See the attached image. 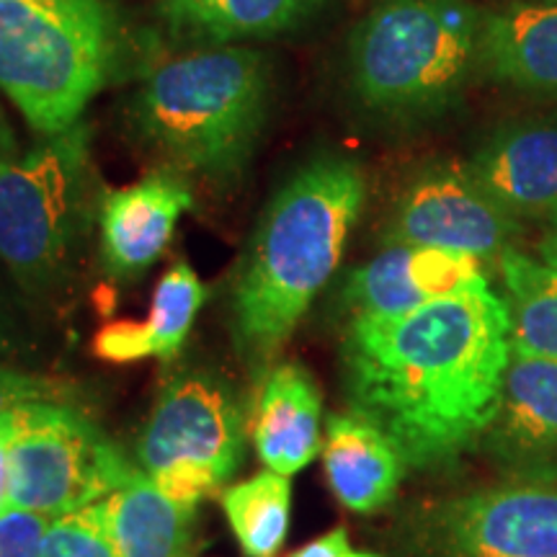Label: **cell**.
Instances as JSON below:
<instances>
[{
    "label": "cell",
    "mask_w": 557,
    "mask_h": 557,
    "mask_svg": "<svg viewBox=\"0 0 557 557\" xmlns=\"http://www.w3.org/2000/svg\"><path fill=\"white\" fill-rule=\"evenodd\" d=\"M11 346V338H9V331H5L3 320H0V351H5V348Z\"/></svg>",
    "instance_id": "4dcf8cb0"
},
{
    "label": "cell",
    "mask_w": 557,
    "mask_h": 557,
    "mask_svg": "<svg viewBox=\"0 0 557 557\" xmlns=\"http://www.w3.org/2000/svg\"><path fill=\"white\" fill-rule=\"evenodd\" d=\"M410 557H557V483L508 480L410 519Z\"/></svg>",
    "instance_id": "ba28073f"
},
{
    "label": "cell",
    "mask_w": 557,
    "mask_h": 557,
    "mask_svg": "<svg viewBox=\"0 0 557 557\" xmlns=\"http://www.w3.org/2000/svg\"><path fill=\"white\" fill-rule=\"evenodd\" d=\"M323 465L333 496L357 513L389 504L408 472L393 442L351 410L325 423Z\"/></svg>",
    "instance_id": "2e32d148"
},
{
    "label": "cell",
    "mask_w": 557,
    "mask_h": 557,
    "mask_svg": "<svg viewBox=\"0 0 557 557\" xmlns=\"http://www.w3.org/2000/svg\"><path fill=\"white\" fill-rule=\"evenodd\" d=\"M364 199L359 165L323 156L302 165L269 201L230 289L235 354L259 380L336 274Z\"/></svg>",
    "instance_id": "7a4b0ae2"
},
{
    "label": "cell",
    "mask_w": 557,
    "mask_h": 557,
    "mask_svg": "<svg viewBox=\"0 0 557 557\" xmlns=\"http://www.w3.org/2000/svg\"><path fill=\"white\" fill-rule=\"evenodd\" d=\"M9 508V436L0 426V513Z\"/></svg>",
    "instance_id": "f1b7e54d"
},
{
    "label": "cell",
    "mask_w": 557,
    "mask_h": 557,
    "mask_svg": "<svg viewBox=\"0 0 557 557\" xmlns=\"http://www.w3.org/2000/svg\"><path fill=\"white\" fill-rule=\"evenodd\" d=\"M274 75L253 47H199L158 65L135 96L139 137L165 169L207 181L240 176L269 122Z\"/></svg>",
    "instance_id": "3957f363"
},
{
    "label": "cell",
    "mask_w": 557,
    "mask_h": 557,
    "mask_svg": "<svg viewBox=\"0 0 557 557\" xmlns=\"http://www.w3.org/2000/svg\"><path fill=\"white\" fill-rule=\"evenodd\" d=\"M323 0H163L160 18L181 47H230L287 34Z\"/></svg>",
    "instance_id": "e0dca14e"
},
{
    "label": "cell",
    "mask_w": 557,
    "mask_h": 557,
    "mask_svg": "<svg viewBox=\"0 0 557 557\" xmlns=\"http://www.w3.org/2000/svg\"><path fill=\"white\" fill-rule=\"evenodd\" d=\"M120 47L107 0H0V90L45 137L83 122Z\"/></svg>",
    "instance_id": "5b68a950"
},
{
    "label": "cell",
    "mask_w": 557,
    "mask_h": 557,
    "mask_svg": "<svg viewBox=\"0 0 557 557\" xmlns=\"http://www.w3.org/2000/svg\"><path fill=\"white\" fill-rule=\"evenodd\" d=\"M94 220L88 124L0 158V261L26 292L45 295L67 282Z\"/></svg>",
    "instance_id": "8992f818"
},
{
    "label": "cell",
    "mask_w": 557,
    "mask_h": 557,
    "mask_svg": "<svg viewBox=\"0 0 557 557\" xmlns=\"http://www.w3.org/2000/svg\"><path fill=\"white\" fill-rule=\"evenodd\" d=\"M483 16L470 0H374L348 39V86L369 114H442L480 65Z\"/></svg>",
    "instance_id": "277c9868"
},
{
    "label": "cell",
    "mask_w": 557,
    "mask_h": 557,
    "mask_svg": "<svg viewBox=\"0 0 557 557\" xmlns=\"http://www.w3.org/2000/svg\"><path fill=\"white\" fill-rule=\"evenodd\" d=\"M235 540L248 557H276L287 540L292 483L287 475L263 470L261 475L230 485L220 496Z\"/></svg>",
    "instance_id": "44dd1931"
},
{
    "label": "cell",
    "mask_w": 557,
    "mask_h": 557,
    "mask_svg": "<svg viewBox=\"0 0 557 557\" xmlns=\"http://www.w3.org/2000/svg\"><path fill=\"white\" fill-rule=\"evenodd\" d=\"M205 284L186 261L173 263L152 292L150 315L143 320L150 351L158 359H173L189 336L194 318L205 305Z\"/></svg>",
    "instance_id": "7402d4cb"
},
{
    "label": "cell",
    "mask_w": 557,
    "mask_h": 557,
    "mask_svg": "<svg viewBox=\"0 0 557 557\" xmlns=\"http://www.w3.org/2000/svg\"><path fill=\"white\" fill-rule=\"evenodd\" d=\"M485 282V261L470 253L423 246H387L348 276L351 318L400 315Z\"/></svg>",
    "instance_id": "7c38bea8"
},
{
    "label": "cell",
    "mask_w": 557,
    "mask_h": 557,
    "mask_svg": "<svg viewBox=\"0 0 557 557\" xmlns=\"http://www.w3.org/2000/svg\"><path fill=\"white\" fill-rule=\"evenodd\" d=\"M480 67L506 86L557 94V0L483 16Z\"/></svg>",
    "instance_id": "ac0fdd59"
},
{
    "label": "cell",
    "mask_w": 557,
    "mask_h": 557,
    "mask_svg": "<svg viewBox=\"0 0 557 557\" xmlns=\"http://www.w3.org/2000/svg\"><path fill=\"white\" fill-rule=\"evenodd\" d=\"M52 521L24 508H5L0 513V557H41Z\"/></svg>",
    "instance_id": "484cf974"
},
{
    "label": "cell",
    "mask_w": 557,
    "mask_h": 557,
    "mask_svg": "<svg viewBox=\"0 0 557 557\" xmlns=\"http://www.w3.org/2000/svg\"><path fill=\"white\" fill-rule=\"evenodd\" d=\"M259 382L250 418L256 455L269 470L292 478L320 455L323 398L312 374L297 361H276Z\"/></svg>",
    "instance_id": "9a60e30c"
},
{
    "label": "cell",
    "mask_w": 557,
    "mask_h": 557,
    "mask_svg": "<svg viewBox=\"0 0 557 557\" xmlns=\"http://www.w3.org/2000/svg\"><path fill=\"white\" fill-rule=\"evenodd\" d=\"M540 256H542V261L549 263V267H557V218H553V222H549L547 235L542 238Z\"/></svg>",
    "instance_id": "f546056e"
},
{
    "label": "cell",
    "mask_w": 557,
    "mask_h": 557,
    "mask_svg": "<svg viewBox=\"0 0 557 557\" xmlns=\"http://www.w3.org/2000/svg\"><path fill=\"white\" fill-rule=\"evenodd\" d=\"M73 385L41 374L21 372V369L0 361V418L26 403H70Z\"/></svg>",
    "instance_id": "cb8c5ba5"
},
{
    "label": "cell",
    "mask_w": 557,
    "mask_h": 557,
    "mask_svg": "<svg viewBox=\"0 0 557 557\" xmlns=\"http://www.w3.org/2000/svg\"><path fill=\"white\" fill-rule=\"evenodd\" d=\"M250 421L238 389L207 369H181L160 387L137 438L148 475L176 462H199L227 483L246 459Z\"/></svg>",
    "instance_id": "9c48e42d"
},
{
    "label": "cell",
    "mask_w": 557,
    "mask_h": 557,
    "mask_svg": "<svg viewBox=\"0 0 557 557\" xmlns=\"http://www.w3.org/2000/svg\"><path fill=\"white\" fill-rule=\"evenodd\" d=\"M94 351L96 357L114 361V364L152 357L148 333L137 320H116V323L103 325L94 338Z\"/></svg>",
    "instance_id": "4316f807"
},
{
    "label": "cell",
    "mask_w": 557,
    "mask_h": 557,
    "mask_svg": "<svg viewBox=\"0 0 557 557\" xmlns=\"http://www.w3.org/2000/svg\"><path fill=\"white\" fill-rule=\"evenodd\" d=\"M41 557H120V553L111 545L99 508L94 504L52 521Z\"/></svg>",
    "instance_id": "603a6c76"
},
{
    "label": "cell",
    "mask_w": 557,
    "mask_h": 557,
    "mask_svg": "<svg viewBox=\"0 0 557 557\" xmlns=\"http://www.w3.org/2000/svg\"><path fill=\"white\" fill-rule=\"evenodd\" d=\"M0 426L9 436V508L62 519L99 504L139 470L70 403H26Z\"/></svg>",
    "instance_id": "52a82bcc"
},
{
    "label": "cell",
    "mask_w": 557,
    "mask_h": 557,
    "mask_svg": "<svg viewBox=\"0 0 557 557\" xmlns=\"http://www.w3.org/2000/svg\"><path fill=\"white\" fill-rule=\"evenodd\" d=\"M289 557H380V555L361 553V549L351 545L346 529L336 527L331 529L329 534H323V537L312 540L310 545H305L302 549H297V553H292Z\"/></svg>",
    "instance_id": "83f0119b"
},
{
    "label": "cell",
    "mask_w": 557,
    "mask_h": 557,
    "mask_svg": "<svg viewBox=\"0 0 557 557\" xmlns=\"http://www.w3.org/2000/svg\"><path fill=\"white\" fill-rule=\"evenodd\" d=\"M468 169L513 218H557V120L506 124Z\"/></svg>",
    "instance_id": "5bb4252c"
},
{
    "label": "cell",
    "mask_w": 557,
    "mask_h": 557,
    "mask_svg": "<svg viewBox=\"0 0 557 557\" xmlns=\"http://www.w3.org/2000/svg\"><path fill=\"white\" fill-rule=\"evenodd\" d=\"M483 447L511 480L557 483V359L511 354Z\"/></svg>",
    "instance_id": "8fae6325"
},
{
    "label": "cell",
    "mask_w": 557,
    "mask_h": 557,
    "mask_svg": "<svg viewBox=\"0 0 557 557\" xmlns=\"http://www.w3.org/2000/svg\"><path fill=\"white\" fill-rule=\"evenodd\" d=\"M96 508L120 557H189L191 553L197 508L171 500L143 468Z\"/></svg>",
    "instance_id": "d6986e66"
},
{
    "label": "cell",
    "mask_w": 557,
    "mask_h": 557,
    "mask_svg": "<svg viewBox=\"0 0 557 557\" xmlns=\"http://www.w3.org/2000/svg\"><path fill=\"white\" fill-rule=\"evenodd\" d=\"M194 197L181 173L152 171L124 189L103 194L99 205L101 259L114 278L145 274L169 248L181 214Z\"/></svg>",
    "instance_id": "4fadbf2b"
},
{
    "label": "cell",
    "mask_w": 557,
    "mask_h": 557,
    "mask_svg": "<svg viewBox=\"0 0 557 557\" xmlns=\"http://www.w3.org/2000/svg\"><path fill=\"white\" fill-rule=\"evenodd\" d=\"M511 318L485 282L400 315L351 318L344 346L348 410L380 429L408 470H444L498 413Z\"/></svg>",
    "instance_id": "6da1fadb"
},
{
    "label": "cell",
    "mask_w": 557,
    "mask_h": 557,
    "mask_svg": "<svg viewBox=\"0 0 557 557\" xmlns=\"http://www.w3.org/2000/svg\"><path fill=\"white\" fill-rule=\"evenodd\" d=\"M513 351L557 359V267L508 248L498 259Z\"/></svg>",
    "instance_id": "ffe728a7"
},
{
    "label": "cell",
    "mask_w": 557,
    "mask_h": 557,
    "mask_svg": "<svg viewBox=\"0 0 557 557\" xmlns=\"http://www.w3.org/2000/svg\"><path fill=\"white\" fill-rule=\"evenodd\" d=\"M519 233L506 212L472 176L468 163H438L421 171L400 194L389 218V246H423L500 259Z\"/></svg>",
    "instance_id": "30bf717a"
},
{
    "label": "cell",
    "mask_w": 557,
    "mask_h": 557,
    "mask_svg": "<svg viewBox=\"0 0 557 557\" xmlns=\"http://www.w3.org/2000/svg\"><path fill=\"white\" fill-rule=\"evenodd\" d=\"M150 478L171 500L191 508H197L201 498L212 496V493H218L220 487L225 485L218 478V472L199 462L169 465V468L152 472Z\"/></svg>",
    "instance_id": "d4e9b609"
}]
</instances>
